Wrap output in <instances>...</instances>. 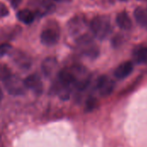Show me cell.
Returning <instances> with one entry per match:
<instances>
[{"mask_svg":"<svg viewBox=\"0 0 147 147\" xmlns=\"http://www.w3.org/2000/svg\"><path fill=\"white\" fill-rule=\"evenodd\" d=\"M90 29L96 38L104 40L112 31L110 19L107 16H96L91 20Z\"/></svg>","mask_w":147,"mask_h":147,"instance_id":"obj_1","label":"cell"},{"mask_svg":"<svg viewBox=\"0 0 147 147\" xmlns=\"http://www.w3.org/2000/svg\"><path fill=\"white\" fill-rule=\"evenodd\" d=\"M60 36V30L58 23L54 21L48 22L40 33V42L46 46L55 45Z\"/></svg>","mask_w":147,"mask_h":147,"instance_id":"obj_2","label":"cell"},{"mask_svg":"<svg viewBox=\"0 0 147 147\" xmlns=\"http://www.w3.org/2000/svg\"><path fill=\"white\" fill-rule=\"evenodd\" d=\"M77 46L78 50L87 57L91 59L96 58L99 55V49L94 42L93 39L88 35L84 34L82 36L76 39Z\"/></svg>","mask_w":147,"mask_h":147,"instance_id":"obj_3","label":"cell"},{"mask_svg":"<svg viewBox=\"0 0 147 147\" xmlns=\"http://www.w3.org/2000/svg\"><path fill=\"white\" fill-rule=\"evenodd\" d=\"M3 81L4 88L7 92L14 96H19L25 94L27 88L24 83V80H22L16 75H10Z\"/></svg>","mask_w":147,"mask_h":147,"instance_id":"obj_4","label":"cell"},{"mask_svg":"<svg viewBox=\"0 0 147 147\" xmlns=\"http://www.w3.org/2000/svg\"><path fill=\"white\" fill-rule=\"evenodd\" d=\"M86 25H87V23H86L85 17L82 15H79V16H76L72 17L69 21L67 28H68L69 33L71 36H76L77 37L76 39H78V37L84 35L83 32L85 29Z\"/></svg>","mask_w":147,"mask_h":147,"instance_id":"obj_5","label":"cell"},{"mask_svg":"<svg viewBox=\"0 0 147 147\" xmlns=\"http://www.w3.org/2000/svg\"><path fill=\"white\" fill-rule=\"evenodd\" d=\"M96 88L102 97H107L113 93L115 89V82L109 76L102 75L96 81Z\"/></svg>","mask_w":147,"mask_h":147,"instance_id":"obj_6","label":"cell"},{"mask_svg":"<svg viewBox=\"0 0 147 147\" xmlns=\"http://www.w3.org/2000/svg\"><path fill=\"white\" fill-rule=\"evenodd\" d=\"M25 86L27 89L32 90L36 94H40L43 91V85L42 81L38 75H30L24 80Z\"/></svg>","mask_w":147,"mask_h":147,"instance_id":"obj_7","label":"cell"},{"mask_svg":"<svg viewBox=\"0 0 147 147\" xmlns=\"http://www.w3.org/2000/svg\"><path fill=\"white\" fill-rule=\"evenodd\" d=\"M134 70V63L132 62H125L119 65L115 70V76L119 80H123L129 76Z\"/></svg>","mask_w":147,"mask_h":147,"instance_id":"obj_8","label":"cell"},{"mask_svg":"<svg viewBox=\"0 0 147 147\" xmlns=\"http://www.w3.org/2000/svg\"><path fill=\"white\" fill-rule=\"evenodd\" d=\"M58 67V62L54 57H47L46 58L41 64L42 73L46 77H50L53 75L56 68Z\"/></svg>","mask_w":147,"mask_h":147,"instance_id":"obj_9","label":"cell"},{"mask_svg":"<svg viewBox=\"0 0 147 147\" xmlns=\"http://www.w3.org/2000/svg\"><path fill=\"white\" fill-rule=\"evenodd\" d=\"M116 23L118 27L123 30H129L133 27V22L129 15L126 11H121L116 16Z\"/></svg>","mask_w":147,"mask_h":147,"instance_id":"obj_10","label":"cell"},{"mask_svg":"<svg viewBox=\"0 0 147 147\" xmlns=\"http://www.w3.org/2000/svg\"><path fill=\"white\" fill-rule=\"evenodd\" d=\"M133 60L137 64H147V47L139 46L133 51Z\"/></svg>","mask_w":147,"mask_h":147,"instance_id":"obj_11","label":"cell"},{"mask_svg":"<svg viewBox=\"0 0 147 147\" xmlns=\"http://www.w3.org/2000/svg\"><path fill=\"white\" fill-rule=\"evenodd\" d=\"M134 17L137 23L147 29V7H138L134 10Z\"/></svg>","mask_w":147,"mask_h":147,"instance_id":"obj_12","label":"cell"},{"mask_svg":"<svg viewBox=\"0 0 147 147\" xmlns=\"http://www.w3.org/2000/svg\"><path fill=\"white\" fill-rule=\"evenodd\" d=\"M16 16H17L18 20L25 24L32 23L35 18V14L32 10H28V9H23V10L18 11Z\"/></svg>","mask_w":147,"mask_h":147,"instance_id":"obj_13","label":"cell"},{"mask_svg":"<svg viewBox=\"0 0 147 147\" xmlns=\"http://www.w3.org/2000/svg\"><path fill=\"white\" fill-rule=\"evenodd\" d=\"M14 59L16 64H18L20 67H28L30 64V62L28 61V58L27 55L21 52H17L14 55Z\"/></svg>","mask_w":147,"mask_h":147,"instance_id":"obj_14","label":"cell"},{"mask_svg":"<svg viewBox=\"0 0 147 147\" xmlns=\"http://www.w3.org/2000/svg\"><path fill=\"white\" fill-rule=\"evenodd\" d=\"M12 48L8 43H3L0 45V56H3L11 51Z\"/></svg>","mask_w":147,"mask_h":147,"instance_id":"obj_15","label":"cell"},{"mask_svg":"<svg viewBox=\"0 0 147 147\" xmlns=\"http://www.w3.org/2000/svg\"><path fill=\"white\" fill-rule=\"evenodd\" d=\"M11 74L9 73V71L8 70V68L5 66H0V79L4 81L9 75H10Z\"/></svg>","mask_w":147,"mask_h":147,"instance_id":"obj_16","label":"cell"},{"mask_svg":"<svg viewBox=\"0 0 147 147\" xmlns=\"http://www.w3.org/2000/svg\"><path fill=\"white\" fill-rule=\"evenodd\" d=\"M96 105V101L93 98V97H90L89 100L87 101V103H86V107H87V110L89 111H91L95 108Z\"/></svg>","mask_w":147,"mask_h":147,"instance_id":"obj_17","label":"cell"},{"mask_svg":"<svg viewBox=\"0 0 147 147\" xmlns=\"http://www.w3.org/2000/svg\"><path fill=\"white\" fill-rule=\"evenodd\" d=\"M8 15H9V10H8L7 6L3 3L0 2V18L6 16Z\"/></svg>","mask_w":147,"mask_h":147,"instance_id":"obj_18","label":"cell"},{"mask_svg":"<svg viewBox=\"0 0 147 147\" xmlns=\"http://www.w3.org/2000/svg\"><path fill=\"white\" fill-rule=\"evenodd\" d=\"M22 0H10V3H11V5L13 8H16L19 6V4L21 3Z\"/></svg>","mask_w":147,"mask_h":147,"instance_id":"obj_19","label":"cell"},{"mask_svg":"<svg viewBox=\"0 0 147 147\" xmlns=\"http://www.w3.org/2000/svg\"><path fill=\"white\" fill-rule=\"evenodd\" d=\"M2 98H3V92H2V90H1V88H0V101H1V100H2Z\"/></svg>","mask_w":147,"mask_h":147,"instance_id":"obj_20","label":"cell"},{"mask_svg":"<svg viewBox=\"0 0 147 147\" xmlns=\"http://www.w3.org/2000/svg\"><path fill=\"white\" fill-rule=\"evenodd\" d=\"M52 1H55V2H65V1H67V0H52Z\"/></svg>","mask_w":147,"mask_h":147,"instance_id":"obj_21","label":"cell"},{"mask_svg":"<svg viewBox=\"0 0 147 147\" xmlns=\"http://www.w3.org/2000/svg\"><path fill=\"white\" fill-rule=\"evenodd\" d=\"M138 1H141V2H146L147 0H138Z\"/></svg>","mask_w":147,"mask_h":147,"instance_id":"obj_22","label":"cell"},{"mask_svg":"<svg viewBox=\"0 0 147 147\" xmlns=\"http://www.w3.org/2000/svg\"><path fill=\"white\" fill-rule=\"evenodd\" d=\"M121 1H127V0H121Z\"/></svg>","mask_w":147,"mask_h":147,"instance_id":"obj_23","label":"cell"}]
</instances>
